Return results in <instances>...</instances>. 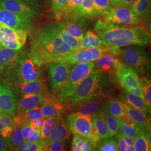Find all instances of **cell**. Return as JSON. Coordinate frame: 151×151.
<instances>
[{
	"instance_id": "cell-17",
	"label": "cell",
	"mask_w": 151,
	"mask_h": 151,
	"mask_svg": "<svg viewBox=\"0 0 151 151\" xmlns=\"http://www.w3.org/2000/svg\"><path fill=\"white\" fill-rule=\"evenodd\" d=\"M70 35L78 41L84 37L83 27L86 24V17L77 16L72 13L60 20Z\"/></svg>"
},
{
	"instance_id": "cell-29",
	"label": "cell",
	"mask_w": 151,
	"mask_h": 151,
	"mask_svg": "<svg viewBox=\"0 0 151 151\" xmlns=\"http://www.w3.org/2000/svg\"><path fill=\"white\" fill-rule=\"evenodd\" d=\"M104 105L109 112L115 117L120 118L127 114L126 110L122 100L118 97H109L106 101L104 102Z\"/></svg>"
},
{
	"instance_id": "cell-41",
	"label": "cell",
	"mask_w": 151,
	"mask_h": 151,
	"mask_svg": "<svg viewBox=\"0 0 151 151\" xmlns=\"http://www.w3.org/2000/svg\"><path fill=\"white\" fill-rule=\"evenodd\" d=\"M133 147L135 151H149L151 149L145 136L141 132L138 133L134 138Z\"/></svg>"
},
{
	"instance_id": "cell-46",
	"label": "cell",
	"mask_w": 151,
	"mask_h": 151,
	"mask_svg": "<svg viewBox=\"0 0 151 151\" xmlns=\"http://www.w3.org/2000/svg\"><path fill=\"white\" fill-rule=\"evenodd\" d=\"M14 125V118L11 115L5 113H0V131L7 126Z\"/></svg>"
},
{
	"instance_id": "cell-40",
	"label": "cell",
	"mask_w": 151,
	"mask_h": 151,
	"mask_svg": "<svg viewBox=\"0 0 151 151\" xmlns=\"http://www.w3.org/2000/svg\"><path fill=\"white\" fill-rule=\"evenodd\" d=\"M140 132L139 128L134 123L130 124L121 120L119 128V133L123 135L129 136L134 139L138 133Z\"/></svg>"
},
{
	"instance_id": "cell-50",
	"label": "cell",
	"mask_w": 151,
	"mask_h": 151,
	"mask_svg": "<svg viewBox=\"0 0 151 151\" xmlns=\"http://www.w3.org/2000/svg\"><path fill=\"white\" fill-rule=\"evenodd\" d=\"M116 135H117V139H118L117 143H118L119 151H128V146L127 145L125 141L121 138V137L118 134H117Z\"/></svg>"
},
{
	"instance_id": "cell-34",
	"label": "cell",
	"mask_w": 151,
	"mask_h": 151,
	"mask_svg": "<svg viewBox=\"0 0 151 151\" xmlns=\"http://www.w3.org/2000/svg\"><path fill=\"white\" fill-rule=\"evenodd\" d=\"M21 130L24 141L35 142L42 139L41 133L29 126L27 122L21 125Z\"/></svg>"
},
{
	"instance_id": "cell-14",
	"label": "cell",
	"mask_w": 151,
	"mask_h": 151,
	"mask_svg": "<svg viewBox=\"0 0 151 151\" xmlns=\"http://www.w3.org/2000/svg\"><path fill=\"white\" fill-rule=\"evenodd\" d=\"M66 123L71 133L89 139L92 126V115L70 113L67 117Z\"/></svg>"
},
{
	"instance_id": "cell-2",
	"label": "cell",
	"mask_w": 151,
	"mask_h": 151,
	"mask_svg": "<svg viewBox=\"0 0 151 151\" xmlns=\"http://www.w3.org/2000/svg\"><path fill=\"white\" fill-rule=\"evenodd\" d=\"M113 75L100 71H92L65 102L66 106L78 105L94 99L111 97L117 90Z\"/></svg>"
},
{
	"instance_id": "cell-5",
	"label": "cell",
	"mask_w": 151,
	"mask_h": 151,
	"mask_svg": "<svg viewBox=\"0 0 151 151\" xmlns=\"http://www.w3.org/2000/svg\"><path fill=\"white\" fill-rule=\"evenodd\" d=\"M118 57L122 63L135 70L138 75H145L149 69L150 55L145 49L129 47L122 49Z\"/></svg>"
},
{
	"instance_id": "cell-26",
	"label": "cell",
	"mask_w": 151,
	"mask_h": 151,
	"mask_svg": "<svg viewBox=\"0 0 151 151\" xmlns=\"http://www.w3.org/2000/svg\"><path fill=\"white\" fill-rule=\"evenodd\" d=\"M71 132L69 129L66 122L61 116L52 130L48 142L54 140H65L70 138Z\"/></svg>"
},
{
	"instance_id": "cell-44",
	"label": "cell",
	"mask_w": 151,
	"mask_h": 151,
	"mask_svg": "<svg viewBox=\"0 0 151 151\" xmlns=\"http://www.w3.org/2000/svg\"><path fill=\"white\" fill-rule=\"evenodd\" d=\"M64 141L65 140H54L48 142L47 140L45 151H65V143Z\"/></svg>"
},
{
	"instance_id": "cell-1",
	"label": "cell",
	"mask_w": 151,
	"mask_h": 151,
	"mask_svg": "<svg viewBox=\"0 0 151 151\" xmlns=\"http://www.w3.org/2000/svg\"><path fill=\"white\" fill-rule=\"evenodd\" d=\"M94 31L101 39L104 46L129 45L145 47L151 42V33L143 25H119L107 24L99 19Z\"/></svg>"
},
{
	"instance_id": "cell-30",
	"label": "cell",
	"mask_w": 151,
	"mask_h": 151,
	"mask_svg": "<svg viewBox=\"0 0 151 151\" xmlns=\"http://www.w3.org/2000/svg\"><path fill=\"white\" fill-rule=\"evenodd\" d=\"M102 40L100 37L95 32L90 30L87 32L83 38L80 42L79 46L76 50H80L82 49L95 48L103 46Z\"/></svg>"
},
{
	"instance_id": "cell-21",
	"label": "cell",
	"mask_w": 151,
	"mask_h": 151,
	"mask_svg": "<svg viewBox=\"0 0 151 151\" xmlns=\"http://www.w3.org/2000/svg\"><path fill=\"white\" fill-rule=\"evenodd\" d=\"M49 29L63 40L65 43L67 44L73 50H76L79 46L80 41L73 38L67 31L65 25L60 20H56L51 22L47 24Z\"/></svg>"
},
{
	"instance_id": "cell-6",
	"label": "cell",
	"mask_w": 151,
	"mask_h": 151,
	"mask_svg": "<svg viewBox=\"0 0 151 151\" xmlns=\"http://www.w3.org/2000/svg\"><path fill=\"white\" fill-rule=\"evenodd\" d=\"M27 53L24 49H12L0 46V73L12 80L22 58ZM4 77V78H5Z\"/></svg>"
},
{
	"instance_id": "cell-57",
	"label": "cell",
	"mask_w": 151,
	"mask_h": 151,
	"mask_svg": "<svg viewBox=\"0 0 151 151\" xmlns=\"http://www.w3.org/2000/svg\"><path fill=\"white\" fill-rule=\"evenodd\" d=\"M0 113H1V112H0Z\"/></svg>"
},
{
	"instance_id": "cell-10",
	"label": "cell",
	"mask_w": 151,
	"mask_h": 151,
	"mask_svg": "<svg viewBox=\"0 0 151 151\" xmlns=\"http://www.w3.org/2000/svg\"><path fill=\"white\" fill-rule=\"evenodd\" d=\"M115 76L116 81L124 90L144 99L139 86V77L133 69L120 62Z\"/></svg>"
},
{
	"instance_id": "cell-36",
	"label": "cell",
	"mask_w": 151,
	"mask_h": 151,
	"mask_svg": "<svg viewBox=\"0 0 151 151\" xmlns=\"http://www.w3.org/2000/svg\"><path fill=\"white\" fill-rule=\"evenodd\" d=\"M47 140L42 139L35 142L24 141L18 148L17 151H45Z\"/></svg>"
},
{
	"instance_id": "cell-49",
	"label": "cell",
	"mask_w": 151,
	"mask_h": 151,
	"mask_svg": "<svg viewBox=\"0 0 151 151\" xmlns=\"http://www.w3.org/2000/svg\"><path fill=\"white\" fill-rule=\"evenodd\" d=\"M29 5L40 10L43 4V0H23Z\"/></svg>"
},
{
	"instance_id": "cell-38",
	"label": "cell",
	"mask_w": 151,
	"mask_h": 151,
	"mask_svg": "<svg viewBox=\"0 0 151 151\" xmlns=\"http://www.w3.org/2000/svg\"><path fill=\"white\" fill-rule=\"evenodd\" d=\"M61 116H62L49 117L44 119L40 133L42 139L47 140L52 130L53 129L55 125L57 124Z\"/></svg>"
},
{
	"instance_id": "cell-15",
	"label": "cell",
	"mask_w": 151,
	"mask_h": 151,
	"mask_svg": "<svg viewBox=\"0 0 151 151\" xmlns=\"http://www.w3.org/2000/svg\"><path fill=\"white\" fill-rule=\"evenodd\" d=\"M0 6L17 15L32 20L39 14V10L23 0H0Z\"/></svg>"
},
{
	"instance_id": "cell-39",
	"label": "cell",
	"mask_w": 151,
	"mask_h": 151,
	"mask_svg": "<svg viewBox=\"0 0 151 151\" xmlns=\"http://www.w3.org/2000/svg\"><path fill=\"white\" fill-rule=\"evenodd\" d=\"M139 83L144 100L150 108L151 106V83L146 77H139Z\"/></svg>"
},
{
	"instance_id": "cell-11",
	"label": "cell",
	"mask_w": 151,
	"mask_h": 151,
	"mask_svg": "<svg viewBox=\"0 0 151 151\" xmlns=\"http://www.w3.org/2000/svg\"><path fill=\"white\" fill-rule=\"evenodd\" d=\"M27 32L17 30L0 22V43L4 47L12 49H20L25 45Z\"/></svg>"
},
{
	"instance_id": "cell-42",
	"label": "cell",
	"mask_w": 151,
	"mask_h": 151,
	"mask_svg": "<svg viewBox=\"0 0 151 151\" xmlns=\"http://www.w3.org/2000/svg\"><path fill=\"white\" fill-rule=\"evenodd\" d=\"M103 139L104 140L100 143H99L97 151H119L117 141L112 139V137H109Z\"/></svg>"
},
{
	"instance_id": "cell-35",
	"label": "cell",
	"mask_w": 151,
	"mask_h": 151,
	"mask_svg": "<svg viewBox=\"0 0 151 151\" xmlns=\"http://www.w3.org/2000/svg\"><path fill=\"white\" fill-rule=\"evenodd\" d=\"M82 1L83 0H68L64 7L55 14L53 16L57 20H60V19L70 15L75 11Z\"/></svg>"
},
{
	"instance_id": "cell-18",
	"label": "cell",
	"mask_w": 151,
	"mask_h": 151,
	"mask_svg": "<svg viewBox=\"0 0 151 151\" xmlns=\"http://www.w3.org/2000/svg\"><path fill=\"white\" fill-rule=\"evenodd\" d=\"M120 62L117 55L109 52L93 61L92 71H100L109 75H115Z\"/></svg>"
},
{
	"instance_id": "cell-27",
	"label": "cell",
	"mask_w": 151,
	"mask_h": 151,
	"mask_svg": "<svg viewBox=\"0 0 151 151\" xmlns=\"http://www.w3.org/2000/svg\"><path fill=\"white\" fill-rule=\"evenodd\" d=\"M92 123L97 130L101 139L111 137L104 118L103 108L97 113L92 115Z\"/></svg>"
},
{
	"instance_id": "cell-56",
	"label": "cell",
	"mask_w": 151,
	"mask_h": 151,
	"mask_svg": "<svg viewBox=\"0 0 151 151\" xmlns=\"http://www.w3.org/2000/svg\"><path fill=\"white\" fill-rule=\"evenodd\" d=\"M1 44L0 43V46H1Z\"/></svg>"
},
{
	"instance_id": "cell-33",
	"label": "cell",
	"mask_w": 151,
	"mask_h": 151,
	"mask_svg": "<svg viewBox=\"0 0 151 151\" xmlns=\"http://www.w3.org/2000/svg\"><path fill=\"white\" fill-rule=\"evenodd\" d=\"M130 9L140 19L150 16L151 0H135Z\"/></svg>"
},
{
	"instance_id": "cell-22",
	"label": "cell",
	"mask_w": 151,
	"mask_h": 151,
	"mask_svg": "<svg viewBox=\"0 0 151 151\" xmlns=\"http://www.w3.org/2000/svg\"><path fill=\"white\" fill-rule=\"evenodd\" d=\"M122 104L126 110V112L130 119L139 128L140 131L151 128V122L147 115L132 105L122 100Z\"/></svg>"
},
{
	"instance_id": "cell-8",
	"label": "cell",
	"mask_w": 151,
	"mask_h": 151,
	"mask_svg": "<svg viewBox=\"0 0 151 151\" xmlns=\"http://www.w3.org/2000/svg\"><path fill=\"white\" fill-rule=\"evenodd\" d=\"M108 47L103 45L99 47L76 50L65 54L57 60L70 65H78L93 62L109 53Z\"/></svg>"
},
{
	"instance_id": "cell-16",
	"label": "cell",
	"mask_w": 151,
	"mask_h": 151,
	"mask_svg": "<svg viewBox=\"0 0 151 151\" xmlns=\"http://www.w3.org/2000/svg\"><path fill=\"white\" fill-rule=\"evenodd\" d=\"M65 104L56 97L54 94L47 92L40 105V109L44 118L62 116L66 111Z\"/></svg>"
},
{
	"instance_id": "cell-47",
	"label": "cell",
	"mask_w": 151,
	"mask_h": 151,
	"mask_svg": "<svg viewBox=\"0 0 151 151\" xmlns=\"http://www.w3.org/2000/svg\"><path fill=\"white\" fill-rule=\"evenodd\" d=\"M44 119H34L27 121V122L29 126H30L34 129L41 133V129L43 124Z\"/></svg>"
},
{
	"instance_id": "cell-4",
	"label": "cell",
	"mask_w": 151,
	"mask_h": 151,
	"mask_svg": "<svg viewBox=\"0 0 151 151\" xmlns=\"http://www.w3.org/2000/svg\"><path fill=\"white\" fill-rule=\"evenodd\" d=\"M93 67V62L73 65L65 81L54 95L65 104L81 82L91 72Z\"/></svg>"
},
{
	"instance_id": "cell-37",
	"label": "cell",
	"mask_w": 151,
	"mask_h": 151,
	"mask_svg": "<svg viewBox=\"0 0 151 151\" xmlns=\"http://www.w3.org/2000/svg\"><path fill=\"white\" fill-rule=\"evenodd\" d=\"M72 13L77 16L85 17L86 18L93 16V0H83L81 4Z\"/></svg>"
},
{
	"instance_id": "cell-9",
	"label": "cell",
	"mask_w": 151,
	"mask_h": 151,
	"mask_svg": "<svg viewBox=\"0 0 151 151\" xmlns=\"http://www.w3.org/2000/svg\"><path fill=\"white\" fill-rule=\"evenodd\" d=\"M100 15V19L107 24L137 25L141 22L140 17L128 7L110 6Z\"/></svg>"
},
{
	"instance_id": "cell-12",
	"label": "cell",
	"mask_w": 151,
	"mask_h": 151,
	"mask_svg": "<svg viewBox=\"0 0 151 151\" xmlns=\"http://www.w3.org/2000/svg\"><path fill=\"white\" fill-rule=\"evenodd\" d=\"M73 65L60 62L49 63L48 69L49 86L53 94L63 85Z\"/></svg>"
},
{
	"instance_id": "cell-7",
	"label": "cell",
	"mask_w": 151,
	"mask_h": 151,
	"mask_svg": "<svg viewBox=\"0 0 151 151\" xmlns=\"http://www.w3.org/2000/svg\"><path fill=\"white\" fill-rule=\"evenodd\" d=\"M42 65L27 52L22 58L12 80L17 84L24 81H31L43 78Z\"/></svg>"
},
{
	"instance_id": "cell-13",
	"label": "cell",
	"mask_w": 151,
	"mask_h": 151,
	"mask_svg": "<svg viewBox=\"0 0 151 151\" xmlns=\"http://www.w3.org/2000/svg\"><path fill=\"white\" fill-rule=\"evenodd\" d=\"M0 22L9 27L22 30L32 35L34 32L32 20L17 15L0 6Z\"/></svg>"
},
{
	"instance_id": "cell-20",
	"label": "cell",
	"mask_w": 151,
	"mask_h": 151,
	"mask_svg": "<svg viewBox=\"0 0 151 151\" xmlns=\"http://www.w3.org/2000/svg\"><path fill=\"white\" fill-rule=\"evenodd\" d=\"M47 93H28L23 95L17 105L18 110L15 115L22 116L29 110L37 106L41 105Z\"/></svg>"
},
{
	"instance_id": "cell-24",
	"label": "cell",
	"mask_w": 151,
	"mask_h": 151,
	"mask_svg": "<svg viewBox=\"0 0 151 151\" xmlns=\"http://www.w3.org/2000/svg\"><path fill=\"white\" fill-rule=\"evenodd\" d=\"M103 100L104 99H94L78 105L66 107L67 109H70L72 110L70 113L93 115L102 109L104 104Z\"/></svg>"
},
{
	"instance_id": "cell-55",
	"label": "cell",
	"mask_w": 151,
	"mask_h": 151,
	"mask_svg": "<svg viewBox=\"0 0 151 151\" xmlns=\"http://www.w3.org/2000/svg\"><path fill=\"white\" fill-rule=\"evenodd\" d=\"M121 0H109L110 6L112 7H118Z\"/></svg>"
},
{
	"instance_id": "cell-31",
	"label": "cell",
	"mask_w": 151,
	"mask_h": 151,
	"mask_svg": "<svg viewBox=\"0 0 151 151\" xmlns=\"http://www.w3.org/2000/svg\"><path fill=\"white\" fill-rule=\"evenodd\" d=\"M103 110L104 114V118L107 124L108 129L111 137H113L119 133L121 119L111 115L109 112L108 109L105 107L104 103L103 104Z\"/></svg>"
},
{
	"instance_id": "cell-48",
	"label": "cell",
	"mask_w": 151,
	"mask_h": 151,
	"mask_svg": "<svg viewBox=\"0 0 151 151\" xmlns=\"http://www.w3.org/2000/svg\"><path fill=\"white\" fill-rule=\"evenodd\" d=\"M89 139L91 140L92 142L97 144V145H99V143L100 141L101 140L100 135L99 134V133L96 129V128L94 127V125L92 124V123L91 128V130H90Z\"/></svg>"
},
{
	"instance_id": "cell-53",
	"label": "cell",
	"mask_w": 151,
	"mask_h": 151,
	"mask_svg": "<svg viewBox=\"0 0 151 151\" xmlns=\"http://www.w3.org/2000/svg\"><path fill=\"white\" fill-rule=\"evenodd\" d=\"M135 0H121L118 7H124L130 8Z\"/></svg>"
},
{
	"instance_id": "cell-51",
	"label": "cell",
	"mask_w": 151,
	"mask_h": 151,
	"mask_svg": "<svg viewBox=\"0 0 151 151\" xmlns=\"http://www.w3.org/2000/svg\"><path fill=\"white\" fill-rule=\"evenodd\" d=\"M13 129L14 128L11 126L6 127L0 131V135L4 138H7L11 135Z\"/></svg>"
},
{
	"instance_id": "cell-32",
	"label": "cell",
	"mask_w": 151,
	"mask_h": 151,
	"mask_svg": "<svg viewBox=\"0 0 151 151\" xmlns=\"http://www.w3.org/2000/svg\"><path fill=\"white\" fill-rule=\"evenodd\" d=\"M5 141L9 150L17 151L24 142L22 136L21 125L14 128L11 135L7 138H5Z\"/></svg>"
},
{
	"instance_id": "cell-23",
	"label": "cell",
	"mask_w": 151,
	"mask_h": 151,
	"mask_svg": "<svg viewBox=\"0 0 151 151\" xmlns=\"http://www.w3.org/2000/svg\"><path fill=\"white\" fill-rule=\"evenodd\" d=\"M16 86L18 87L19 92L22 96L28 93H47V87L43 78L31 81L22 82Z\"/></svg>"
},
{
	"instance_id": "cell-19",
	"label": "cell",
	"mask_w": 151,
	"mask_h": 151,
	"mask_svg": "<svg viewBox=\"0 0 151 151\" xmlns=\"http://www.w3.org/2000/svg\"><path fill=\"white\" fill-rule=\"evenodd\" d=\"M17 105L14 93L8 88L0 85V112L14 116L17 113Z\"/></svg>"
},
{
	"instance_id": "cell-45",
	"label": "cell",
	"mask_w": 151,
	"mask_h": 151,
	"mask_svg": "<svg viewBox=\"0 0 151 151\" xmlns=\"http://www.w3.org/2000/svg\"><path fill=\"white\" fill-rule=\"evenodd\" d=\"M49 8L52 12L53 15L56 14L66 4L68 0H47Z\"/></svg>"
},
{
	"instance_id": "cell-25",
	"label": "cell",
	"mask_w": 151,
	"mask_h": 151,
	"mask_svg": "<svg viewBox=\"0 0 151 151\" xmlns=\"http://www.w3.org/2000/svg\"><path fill=\"white\" fill-rule=\"evenodd\" d=\"M120 100L137 109L147 115L151 113V108L148 106L144 99L125 90L122 91Z\"/></svg>"
},
{
	"instance_id": "cell-28",
	"label": "cell",
	"mask_w": 151,
	"mask_h": 151,
	"mask_svg": "<svg viewBox=\"0 0 151 151\" xmlns=\"http://www.w3.org/2000/svg\"><path fill=\"white\" fill-rule=\"evenodd\" d=\"M97 144L92 142L85 137L75 135L71 146V151H94L97 147Z\"/></svg>"
},
{
	"instance_id": "cell-52",
	"label": "cell",
	"mask_w": 151,
	"mask_h": 151,
	"mask_svg": "<svg viewBox=\"0 0 151 151\" xmlns=\"http://www.w3.org/2000/svg\"><path fill=\"white\" fill-rule=\"evenodd\" d=\"M121 138L125 141V142L126 143L127 145L128 146H133V143H134V139L130 137L129 136H127V135H123L120 133L118 134Z\"/></svg>"
},
{
	"instance_id": "cell-43",
	"label": "cell",
	"mask_w": 151,
	"mask_h": 151,
	"mask_svg": "<svg viewBox=\"0 0 151 151\" xmlns=\"http://www.w3.org/2000/svg\"><path fill=\"white\" fill-rule=\"evenodd\" d=\"M110 6L109 0H93V16L100 15Z\"/></svg>"
},
{
	"instance_id": "cell-54",
	"label": "cell",
	"mask_w": 151,
	"mask_h": 151,
	"mask_svg": "<svg viewBox=\"0 0 151 151\" xmlns=\"http://www.w3.org/2000/svg\"><path fill=\"white\" fill-rule=\"evenodd\" d=\"M9 151V148L6 146L5 139L0 138V151Z\"/></svg>"
},
{
	"instance_id": "cell-3",
	"label": "cell",
	"mask_w": 151,
	"mask_h": 151,
	"mask_svg": "<svg viewBox=\"0 0 151 151\" xmlns=\"http://www.w3.org/2000/svg\"><path fill=\"white\" fill-rule=\"evenodd\" d=\"M30 54L42 65L55 62L73 50L56 35L47 25L32 33Z\"/></svg>"
}]
</instances>
